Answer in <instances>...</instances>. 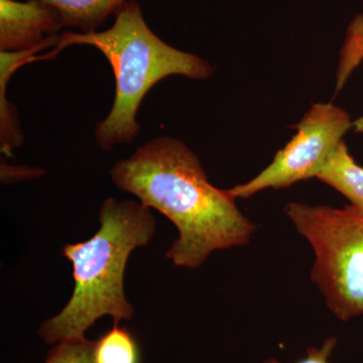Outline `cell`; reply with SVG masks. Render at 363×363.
Returning <instances> with one entry per match:
<instances>
[{
  "label": "cell",
  "instance_id": "cell-4",
  "mask_svg": "<svg viewBox=\"0 0 363 363\" xmlns=\"http://www.w3.org/2000/svg\"><path fill=\"white\" fill-rule=\"evenodd\" d=\"M286 214L315 253L312 281L341 321L363 316V216L342 209L289 203Z\"/></svg>",
  "mask_w": 363,
  "mask_h": 363
},
{
  "label": "cell",
  "instance_id": "cell-7",
  "mask_svg": "<svg viewBox=\"0 0 363 363\" xmlns=\"http://www.w3.org/2000/svg\"><path fill=\"white\" fill-rule=\"evenodd\" d=\"M43 48L21 52H0V149L2 155L13 157V150L25 142L18 111L7 99V85L14 73L26 64L39 61Z\"/></svg>",
  "mask_w": 363,
  "mask_h": 363
},
{
  "label": "cell",
  "instance_id": "cell-3",
  "mask_svg": "<svg viewBox=\"0 0 363 363\" xmlns=\"http://www.w3.org/2000/svg\"><path fill=\"white\" fill-rule=\"evenodd\" d=\"M74 45H91L104 55L113 69L116 97L108 116L97 123L95 140L105 152L133 143L140 133L136 114L143 98L157 83L169 76L207 80L214 67L197 55L181 51L150 30L136 0H128L104 32H65L54 52Z\"/></svg>",
  "mask_w": 363,
  "mask_h": 363
},
{
  "label": "cell",
  "instance_id": "cell-2",
  "mask_svg": "<svg viewBox=\"0 0 363 363\" xmlns=\"http://www.w3.org/2000/svg\"><path fill=\"white\" fill-rule=\"evenodd\" d=\"M99 221L90 240L62 250L73 266L75 288L65 308L40 326L45 342L83 340L100 318L111 316L118 324L135 314L124 293V272L130 253L149 245L156 219L143 203L108 198L100 208Z\"/></svg>",
  "mask_w": 363,
  "mask_h": 363
},
{
  "label": "cell",
  "instance_id": "cell-9",
  "mask_svg": "<svg viewBox=\"0 0 363 363\" xmlns=\"http://www.w3.org/2000/svg\"><path fill=\"white\" fill-rule=\"evenodd\" d=\"M61 16L64 28L95 32L111 14H116L128 0H43Z\"/></svg>",
  "mask_w": 363,
  "mask_h": 363
},
{
  "label": "cell",
  "instance_id": "cell-12",
  "mask_svg": "<svg viewBox=\"0 0 363 363\" xmlns=\"http://www.w3.org/2000/svg\"><path fill=\"white\" fill-rule=\"evenodd\" d=\"M337 343V339L329 338L320 348L313 347L308 350L307 357L298 363H329L332 351ZM267 363H279L276 359H269Z\"/></svg>",
  "mask_w": 363,
  "mask_h": 363
},
{
  "label": "cell",
  "instance_id": "cell-11",
  "mask_svg": "<svg viewBox=\"0 0 363 363\" xmlns=\"http://www.w3.org/2000/svg\"><path fill=\"white\" fill-rule=\"evenodd\" d=\"M95 341H62L52 348L45 363H94Z\"/></svg>",
  "mask_w": 363,
  "mask_h": 363
},
{
  "label": "cell",
  "instance_id": "cell-10",
  "mask_svg": "<svg viewBox=\"0 0 363 363\" xmlns=\"http://www.w3.org/2000/svg\"><path fill=\"white\" fill-rule=\"evenodd\" d=\"M94 363H140V351L128 329L114 324L113 328L95 341Z\"/></svg>",
  "mask_w": 363,
  "mask_h": 363
},
{
  "label": "cell",
  "instance_id": "cell-8",
  "mask_svg": "<svg viewBox=\"0 0 363 363\" xmlns=\"http://www.w3.org/2000/svg\"><path fill=\"white\" fill-rule=\"evenodd\" d=\"M317 179L338 191L354 211L363 216V167L351 156L345 143H340Z\"/></svg>",
  "mask_w": 363,
  "mask_h": 363
},
{
  "label": "cell",
  "instance_id": "cell-5",
  "mask_svg": "<svg viewBox=\"0 0 363 363\" xmlns=\"http://www.w3.org/2000/svg\"><path fill=\"white\" fill-rule=\"evenodd\" d=\"M352 125L350 113L341 107L312 105L296 125L297 133L271 164L252 180L229 189V193L236 199H247L267 189H285L317 178Z\"/></svg>",
  "mask_w": 363,
  "mask_h": 363
},
{
  "label": "cell",
  "instance_id": "cell-13",
  "mask_svg": "<svg viewBox=\"0 0 363 363\" xmlns=\"http://www.w3.org/2000/svg\"><path fill=\"white\" fill-rule=\"evenodd\" d=\"M1 171L13 172L14 174L1 177L2 181H20L26 180V179H35L39 176H42L45 173L43 169H28L21 168V167H9L1 166Z\"/></svg>",
  "mask_w": 363,
  "mask_h": 363
},
{
  "label": "cell",
  "instance_id": "cell-6",
  "mask_svg": "<svg viewBox=\"0 0 363 363\" xmlns=\"http://www.w3.org/2000/svg\"><path fill=\"white\" fill-rule=\"evenodd\" d=\"M60 14L43 0H0V52H21L59 44Z\"/></svg>",
  "mask_w": 363,
  "mask_h": 363
},
{
  "label": "cell",
  "instance_id": "cell-1",
  "mask_svg": "<svg viewBox=\"0 0 363 363\" xmlns=\"http://www.w3.org/2000/svg\"><path fill=\"white\" fill-rule=\"evenodd\" d=\"M109 174L117 188L173 222L179 238L166 257L177 267L198 269L216 250L247 245L257 229L236 198L212 185L199 157L177 138H152Z\"/></svg>",
  "mask_w": 363,
  "mask_h": 363
},
{
  "label": "cell",
  "instance_id": "cell-14",
  "mask_svg": "<svg viewBox=\"0 0 363 363\" xmlns=\"http://www.w3.org/2000/svg\"><path fill=\"white\" fill-rule=\"evenodd\" d=\"M352 128L357 133H363V114L362 116L358 117L357 121H353Z\"/></svg>",
  "mask_w": 363,
  "mask_h": 363
}]
</instances>
